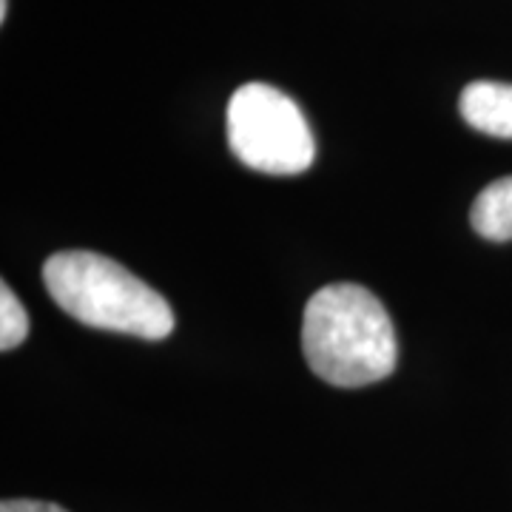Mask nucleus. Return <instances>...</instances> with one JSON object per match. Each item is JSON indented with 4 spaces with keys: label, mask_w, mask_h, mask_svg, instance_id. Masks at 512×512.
<instances>
[{
    "label": "nucleus",
    "mask_w": 512,
    "mask_h": 512,
    "mask_svg": "<svg viewBox=\"0 0 512 512\" xmlns=\"http://www.w3.org/2000/svg\"><path fill=\"white\" fill-rule=\"evenodd\" d=\"M29 336V313L20 305L15 291L0 285V350H15Z\"/></svg>",
    "instance_id": "6"
},
{
    "label": "nucleus",
    "mask_w": 512,
    "mask_h": 512,
    "mask_svg": "<svg viewBox=\"0 0 512 512\" xmlns=\"http://www.w3.org/2000/svg\"><path fill=\"white\" fill-rule=\"evenodd\" d=\"M0 512H66L57 504H46V501H26V498H15V501H3Z\"/></svg>",
    "instance_id": "7"
},
{
    "label": "nucleus",
    "mask_w": 512,
    "mask_h": 512,
    "mask_svg": "<svg viewBox=\"0 0 512 512\" xmlns=\"http://www.w3.org/2000/svg\"><path fill=\"white\" fill-rule=\"evenodd\" d=\"M458 109L467 126L498 140H512V83L476 80L461 92Z\"/></svg>",
    "instance_id": "4"
},
{
    "label": "nucleus",
    "mask_w": 512,
    "mask_h": 512,
    "mask_svg": "<svg viewBox=\"0 0 512 512\" xmlns=\"http://www.w3.org/2000/svg\"><path fill=\"white\" fill-rule=\"evenodd\" d=\"M470 222L484 239H512V177L495 180L478 194L470 211Z\"/></svg>",
    "instance_id": "5"
},
{
    "label": "nucleus",
    "mask_w": 512,
    "mask_h": 512,
    "mask_svg": "<svg viewBox=\"0 0 512 512\" xmlns=\"http://www.w3.org/2000/svg\"><path fill=\"white\" fill-rule=\"evenodd\" d=\"M225 123L234 157L254 171L291 177L313 165L316 146L305 114L288 94L268 83L239 86Z\"/></svg>",
    "instance_id": "3"
},
{
    "label": "nucleus",
    "mask_w": 512,
    "mask_h": 512,
    "mask_svg": "<svg viewBox=\"0 0 512 512\" xmlns=\"http://www.w3.org/2000/svg\"><path fill=\"white\" fill-rule=\"evenodd\" d=\"M43 285L80 325L160 342L174 330V311L160 293L120 262L94 251H60L43 262Z\"/></svg>",
    "instance_id": "2"
},
{
    "label": "nucleus",
    "mask_w": 512,
    "mask_h": 512,
    "mask_svg": "<svg viewBox=\"0 0 512 512\" xmlns=\"http://www.w3.org/2000/svg\"><path fill=\"white\" fill-rule=\"evenodd\" d=\"M6 18H9V0H0V20L6 23Z\"/></svg>",
    "instance_id": "8"
},
{
    "label": "nucleus",
    "mask_w": 512,
    "mask_h": 512,
    "mask_svg": "<svg viewBox=\"0 0 512 512\" xmlns=\"http://www.w3.org/2000/svg\"><path fill=\"white\" fill-rule=\"evenodd\" d=\"M302 353L322 382L365 387L396 370L399 342L376 293L356 282H336L313 293L305 305Z\"/></svg>",
    "instance_id": "1"
}]
</instances>
